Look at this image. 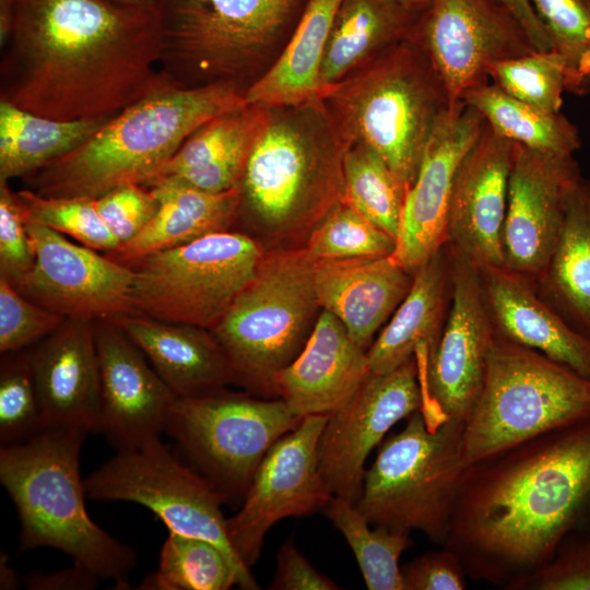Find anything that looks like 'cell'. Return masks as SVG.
Returning a JSON list of instances; mask_svg holds the SVG:
<instances>
[{"label":"cell","mask_w":590,"mask_h":590,"mask_svg":"<svg viewBox=\"0 0 590 590\" xmlns=\"http://www.w3.org/2000/svg\"><path fill=\"white\" fill-rule=\"evenodd\" d=\"M1 49L0 101L57 120L109 119L162 75L157 8L17 0Z\"/></svg>","instance_id":"6da1fadb"},{"label":"cell","mask_w":590,"mask_h":590,"mask_svg":"<svg viewBox=\"0 0 590 590\" xmlns=\"http://www.w3.org/2000/svg\"><path fill=\"white\" fill-rule=\"evenodd\" d=\"M590 520V421L470 464L442 546L467 575L506 589Z\"/></svg>","instance_id":"7a4b0ae2"},{"label":"cell","mask_w":590,"mask_h":590,"mask_svg":"<svg viewBox=\"0 0 590 590\" xmlns=\"http://www.w3.org/2000/svg\"><path fill=\"white\" fill-rule=\"evenodd\" d=\"M245 91L234 82L185 87L162 73L84 143L25 180L54 198L96 199L121 186H145L200 126L248 104Z\"/></svg>","instance_id":"3957f363"},{"label":"cell","mask_w":590,"mask_h":590,"mask_svg":"<svg viewBox=\"0 0 590 590\" xmlns=\"http://www.w3.org/2000/svg\"><path fill=\"white\" fill-rule=\"evenodd\" d=\"M87 434L80 428L46 429L0 447V482L20 519V551L48 546L116 588L129 586L135 551L97 526L85 507L79 460Z\"/></svg>","instance_id":"277c9868"},{"label":"cell","mask_w":590,"mask_h":590,"mask_svg":"<svg viewBox=\"0 0 590 590\" xmlns=\"http://www.w3.org/2000/svg\"><path fill=\"white\" fill-rule=\"evenodd\" d=\"M349 146L321 97L270 107L239 185L240 208L272 235L320 222L344 201L343 160Z\"/></svg>","instance_id":"5b68a950"},{"label":"cell","mask_w":590,"mask_h":590,"mask_svg":"<svg viewBox=\"0 0 590 590\" xmlns=\"http://www.w3.org/2000/svg\"><path fill=\"white\" fill-rule=\"evenodd\" d=\"M321 98L350 145L376 151L408 188L433 130L449 109L428 56L410 38L327 87Z\"/></svg>","instance_id":"8992f818"},{"label":"cell","mask_w":590,"mask_h":590,"mask_svg":"<svg viewBox=\"0 0 590 590\" xmlns=\"http://www.w3.org/2000/svg\"><path fill=\"white\" fill-rule=\"evenodd\" d=\"M464 422H433L420 410L380 442L357 509L374 526L425 534L444 545L468 464Z\"/></svg>","instance_id":"52a82bcc"},{"label":"cell","mask_w":590,"mask_h":590,"mask_svg":"<svg viewBox=\"0 0 590 590\" xmlns=\"http://www.w3.org/2000/svg\"><path fill=\"white\" fill-rule=\"evenodd\" d=\"M590 421V378L495 335L464 425L468 465L536 436Z\"/></svg>","instance_id":"ba28073f"},{"label":"cell","mask_w":590,"mask_h":590,"mask_svg":"<svg viewBox=\"0 0 590 590\" xmlns=\"http://www.w3.org/2000/svg\"><path fill=\"white\" fill-rule=\"evenodd\" d=\"M307 0H160L161 72L193 87L250 74L293 32Z\"/></svg>","instance_id":"9c48e42d"},{"label":"cell","mask_w":590,"mask_h":590,"mask_svg":"<svg viewBox=\"0 0 590 590\" xmlns=\"http://www.w3.org/2000/svg\"><path fill=\"white\" fill-rule=\"evenodd\" d=\"M306 249L263 255L251 281L211 330L236 380L272 390L275 375L303 350L320 305Z\"/></svg>","instance_id":"30bf717a"},{"label":"cell","mask_w":590,"mask_h":590,"mask_svg":"<svg viewBox=\"0 0 590 590\" xmlns=\"http://www.w3.org/2000/svg\"><path fill=\"white\" fill-rule=\"evenodd\" d=\"M260 244L237 232H214L129 264L132 314L212 330L253 278Z\"/></svg>","instance_id":"8fae6325"},{"label":"cell","mask_w":590,"mask_h":590,"mask_svg":"<svg viewBox=\"0 0 590 590\" xmlns=\"http://www.w3.org/2000/svg\"><path fill=\"white\" fill-rule=\"evenodd\" d=\"M88 498L140 504L156 515L169 532L212 542L227 556L238 587L259 588L250 568L234 550L221 506L227 496L182 464L161 438L118 453L85 480Z\"/></svg>","instance_id":"7c38bea8"},{"label":"cell","mask_w":590,"mask_h":590,"mask_svg":"<svg viewBox=\"0 0 590 590\" xmlns=\"http://www.w3.org/2000/svg\"><path fill=\"white\" fill-rule=\"evenodd\" d=\"M302 417L282 400H261L224 389L177 397L165 432L227 498L245 496L268 450Z\"/></svg>","instance_id":"4fadbf2b"},{"label":"cell","mask_w":590,"mask_h":590,"mask_svg":"<svg viewBox=\"0 0 590 590\" xmlns=\"http://www.w3.org/2000/svg\"><path fill=\"white\" fill-rule=\"evenodd\" d=\"M449 249L451 297L447 317L433 351L427 343H421L414 357L424 413L430 420L465 423L482 390L496 331L479 268Z\"/></svg>","instance_id":"5bb4252c"},{"label":"cell","mask_w":590,"mask_h":590,"mask_svg":"<svg viewBox=\"0 0 590 590\" xmlns=\"http://www.w3.org/2000/svg\"><path fill=\"white\" fill-rule=\"evenodd\" d=\"M408 38L428 56L449 109L467 91L488 83L493 63L534 51L520 23L495 0H434Z\"/></svg>","instance_id":"9a60e30c"},{"label":"cell","mask_w":590,"mask_h":590,"mask_svg":"<svg viewBox=\"0 0 590 590\" xmlns=\"http://www.w3.org/2000/svg\"><path fill=\"white\" fill-rule=\"evenodd\" d=\"M328 416H305L268 450L241 508L227 519L231 543L249 568L259 558L264 536L276 522L311 515L332 499L318 460L319 439Z\"/></svg>","instance_id":"2e32d148"},{"label":"cell","mask_w":590,"mask_h":590,"mask_svg":"<svg viewBox=\"0 0 590 590\" xmlns=\"http://www.w3.org/2000/svg\"><path fill=\"white\" fill-rule=\"evenodd\" d=\"M423 408L415 357L391 371L370 373L351 399L329 414L321 433L319 471L330 494L355 504L371 450L396 423Z\"/></svg>","instance_id":"e0dca14e"},{"label":"cell","mask_w":590,"mask_h":590,"mask_svg":"<svg viewBox=\"0 0 590 590\" xmlns=\"http://www.w3.org/2000/svg\"><path fill=\"white\" fill-rule=\"evenodd\" d=\"M25 221L34 262L15 286L23 295L66 319L132 314L133 271L129 266L72 243L26 213Z\"/></svg>","instance_id":"ac0fdd59"},{"label":"cell","mask_w":590,"mask_h":590,"mask_svg":"<svg viewBox=\"0 0 590 590\" xmlns=\"http://www.w3.org/2000/svg\"><path fill=\"white\" fill-rule=\"evenodd\" d=\"M580 177L573 155L514 143L502 238L504 267L533 281L541 275Z\"/></svg>","instance_id":"d6986e66"},{"label":"cell","mask_w":590,"mask_h":590,"mask_svg":"<svg viewBox=\"0 0 590 590\" xmlns=\"http://www.w3.org/2000/svg\"><path fill=\"white\" fill-rule=\"evenodd\" d=\"M485 125L484 117L460 102L437 122L408 188L392 257L414 271L448 239L449 206L457 169Z\"/></svg>","instance_id":"ffe728a7"},{"label":"cell","mask_w":590,"mask_h":590,"mask_svg":"<svg viewBox=\"0 0 590 590\" xmlns=\"http://www.w3.org/2000/svg\"><path fill=\"white\" fill-rule=\"evenodd\" d=\"M101 378L99 432L118 448L161 438L176 394L111 320H95Z\"/></svg>","instance_id":"44dd1931"},{"label":"cell","mask_w":590,"mask_h":590,"mask_svg":"<svg viewBox=\"0 0 590 590\" xmlns=\"http://www.w3.org/2000/svg\"><path fill=\"white\" fill-rule=\"evenodd\" d=\"M512 154L514 142L485 121L453 179L447 244L477 267H504L502 238Z\"/></svg>","instance_id":"7402d4cb"},{"label":"cell","mask_w":590,"mask_h":590,"mask_svg":"<svg viewBox=\"0 0 590 590\" xmlns=\"http://www.w3.org/2000/svg\"><path fill=\"white\" fill-rule=\"evenodd\" d=\"M43 427L99 432L101 378L95 320L67 318L28 351Z\"/></svg>","instance_id":"603a6c76"},{"label":"cell","mask_w":590,"mask_h":590,"mask_svg":"<svg viewBox=\"0 0 590 590\" xmlns=\"http://www.w3.org/2000/svg\"><path fill=\"white\" fill-rule=\"evenodd\" d=\"M370 374L366 351L323 310L303 350L273 379L274 392L304 418L329 415L345 404Z\"/></svg>","instance_id":"cb8c5ba5"},{"label":"cell","mask_w":590,"mask_h":590,"mask_svg":"<svg viewBox=\"0 0 590 590\" xmlns=\"http://www.w3.org/2000/svg\"><path fill=\"white\" fill-rule=\"evenodd\" d=\"M477 268L497 335L590 378V339L541 296L533 280L506 267Z\"/></svg>","instance_id":"d4e9b609"},{"label":"cell","mask_w":590,"mask_h":590,"mask_svg":"<svg viewBox=\"0 0 590 590\" xmlns=\"http://www.w3.org/2000/svg\"><path fill=\"white\" fill-rule=\"evenodd\" d=\"M413 273L393 257L315 260L314 283L320 308L345 327L367 352L381 323L408 294Z\"/></svg>","instance_id":"484cf974"},{"label":"cell","mask_w":590,"mask_h":590,"mask_svg":"<svg viewBox=\"0 0 590 590\" xmlns=\"http://www.w3.org/2000/svg\"><path fill=\"white\" fill-rule=\"evenodd\" d=\"M111 320L140 349L176 397L208 394L236 380L223 346L209 329L135 314Z\"/></svg>","instance_id":"4316f807"},{"label":"cell","mask_w":590,"mask_h":590,"mask_svg":"<svg viewBox=\"0 0 590 590\" xmlns=\"http://www.w3.org/2000/svg\"><path fill=\"white\" fill-rule=\"evenodd\" d=\"M270 118V107L246 104L223 113L193 131L144 187L177 182L221 193L239 187L258 138Z\"/></svg>","instance_id":"83f0119b"},{"label":"cell","mask_w":590,"mask_h":590,"mask_svg":"<svg viewBox=\"0 0 590 590\" xmlns=\"http://www.w3.org/2000/svg\"><path fill=\"white\" fill-rule=\"evenodd\" d=\"M148 188L158 200V210L137 236L105 252L119 263L129 266L156 251L227 231L240 211L239 187L211 193L182 184L157 181Z\"/></svg>","instance_id":"f1b7e54d"},{"label":"cell","mask_w":590,"mask_h":590,"mask_svg":"<svg viewBox=\"0 0 590 590\" xmlns=\"http://www.w3.org/2000/svg\"><path fill=\"white\" fill-rule=\"evenodd\" d=\"M451 297V253L446 244L413 273L411 287L390 322L366 352L370 373L391 371L414 357L416 347H435Z\"/></svg>","instance_id":"f546056e"},{"label":"cell","mask_w":590,"mask_h":590,"mask_svg":"<svg viewBox=\"0 0 590 590\" xmlns=\"http://www.w3.org/2000/svg\"><path fill=\"white\" fill-rule=\"evenodd\" d=\"M420 15L400 0H342L320 64L321 95L406 39Z\"/></svg>","instance_id":"4dcf8cb0"},{"label":"cell","mask_w":590,"mask_h":590,"mask_svg":"<svg viewBox=\"0 0 590 590\" xmlns=\"http://www.w3.org/2000/svg\"><path fill=\"white\" fill-rule=\"evenodd\" d=\"M342 0H307L285 48L245 91L248 104L281 107L320 97L319 71Z\"/></svg>","instance_id":"1f68e13d"},{"label":"cell","mask_w":590,"mask_h":590,"mask_svg":"<svg viewBox=\"0 0 590 590\" xmlns=\"http://www.w3.org/2000/svg\"><path fill=\"white\" fill-rule=\"evenodd\" d=\"M534 282L541 296L590 339V179L581 176L570 192L553 252Z\"/></svg>","instance_id":"d6a6232c"},{"label":"cell","mask_w":590,"mask_h":590,"mask_svg":"<svg viewBox=\"0 0 590 590\" xmlns=\"http://www.w3.org/2000/svg\"><path fill=\"white\" fill-rule=\"evenodd\" d=\"M107 120H57L0 101V180L32 176L80 146Z\"/></svg>","instance_id":"836d02e7"},{"label":"cell","mask_w":590,"mask_h":590,"mask_svg":"<svg viewBox=\"0 0 590 590\" xmlns=\"http://www.w3.org/2000/svg\"><path fill=\"white\" fill-rule=\"evenodd\" d=\"M461 102L475 108L498 135L527 148L573 155L581 145L578 128L560 111L517 99L493 83L467 91Z\"/></svg>","instance_id":"e575fe53"},{"label":"cell","mask_w":590,"mask_h":590,"mask_svg":"<svg viewBox=\"0 0 590 590\" xmlns=\"http://www.w3.org/2000/svg\"><path fill=\"white\" fill-rule=\"evenodd\" d=\"M327 517L351 547L368 590H404L399 559L413 541L411 533L370 522L354 503L333 496Z\"/></svg>","instance_id":"d590c367"},{"label":"cell","mask_w":590,"mask_h":590,"mask_svg":"<svg viewBox=\"0 0 590 590\" xmlns=\"http://www.w3.org/2000/svg\"><path fill=\"white\" fill-rule=\"evenodd\" d=\"M344 202L397 240L406 185L365 144L349 146L343 160Z\"/></svg>","instance_id":"8d00e7d4"},{"label":"cell","mask_w":590,"mask_h":590,"mask_svg":"<svg viewBox=\"0 0 590 590\" xmlns=\"http://www.w3.org/2000/svg\"><path fill=\"white\" fill-rule=\"evenodd\" d=\"M238 586L237 573L220 547L204 539L169 532L160 553L157 570L140 589L226 590Z\"/></svg>","instance_id":"74e56055"},{"label":"cell","mask_w":590,"mask_h":590,"mask_svg":"<svg viewBox=\"0 0 590 590\" xmlns=\"http://www.w3.org/2000/svg\"><path fill=\"white\" fill-rule=\"evenodd\" d=\"M563 61L566 90L590 92V0H529Z\"/></svg>","instance_id":"f35d334b"},{"label":"cell","mask_w":590,"mask_h":590,"mask_svg":"<svg viewBox=\"0 0 590 590\" xmlns=\"http://www.w3.org/2000/svg\"><path fill=\"white\" fill-rule=\"evenodd\" d=\"M396 239L346 202L335 205L314 227L306 251L315 260L391 256Z\"/></svg>","instance_id":"ab89813d"},{"label":"cell","mask_w":590,"mask_h":590,"mask_svg":"<svg viewBox=\"0 0 590 590\" xmlns=\"http://www.w3.org/2000/svg\"><path fill=\"white\" fill-rule=\"evenodd\" d=\"M493 84L510 96L548 111H559L566 90L563 61L555 51L495 62L488 70Z\"/></svg>","instance_id":"60d3db41"},{"label":"cell","mask_w":590,"mask_h":590,"mask_svg":"<svg viewBox=\"0 0 590 590\" xmlns=\"http://www.w3.org/2000/svg\"><path fill=\"white\" fill-rule=\"evenodd\" d=\"M44 430L28 352L2 354L0 366V442H24Z\"/></svg>","instance_id":"b9f144b4"},{"label":"cell","mask_w":590,"mask_h":590,"mask_svg":"<svg viewBox=\"0 0 590 590\" xmlns=\"http://www.w3.org/2000/svg\"><path fill=\"white\" fill-rule=\"evenodd\" d=\"M26 215L97 251L114 250L119 241L103 222L95 199L54 198L32 189L16 191Z\"/></svg>","instance_id":"7bdbcfd3"},{"label":"cell","mask_w":590,"mask_h":590,"mask_svg":"<svg viewBox=\"0 0 590 590\" xmlns=\"http://www.w3.org/2000/svg\"><path fill=\"white\" fill-rule=\"evenodd\" d=\"M66 320L23 295L0 276V352H16L40 341Z\"/></svg>","instance_id":"ee69618b"},{"label":"cell","mask_w":590,"mask_h":590,"mask_svg":"<svg viewBox=\"0 0 590 590\" xmlns=\"http://www.w3.org/2000/svg\"><path fill=\"white\" fill-rule=\"evenodd\" d=\"M506 590H590V531L571 532L546 564Z\"/></svg>","instance_id":"f6af8a7d"},{"label":"cell","mask_w":590,"mask_h":590,"mask_svg":"<svg viewBox=\"0 0 590 590\" xmlns=\"http://www.w3.org/2000/svg\"><path fill=\"white\" fill-rule=\"evenodd\" d=\"M34 262L25 211L17 192L0 180V276L16 286Z\"/></svg>","instance_id":"bcb514c9"},{"label":"cell","mask_w":590,"mask_h":590,"mask_svg":"<svg viewBox=\"0 0 590 590\" xmlns=\"http://www.w3.org/2000/svg\"><path fill=\"white\" fill-rule=\"evenodd\" d=\"M97 211L119 244L137 236L158 210L152 190L131 184L115 188L95 199Z\"/></svg>","instance_id":"7dc6e473"},{"label":"cell","mask_w":590,"mask_h":590,"mask_svg":"<svg viewBox=\"0 0 590 590\" xmlns=\"http://www.w3.org/2000/svg\"><path fill=\"white\" fill-rule=\"evenodd\" d=\"M404 590H464L467 571L459 556L442 546L401 567Z\"/></svg>","instance_id":"c3c4849f"},{"label":"cell","mask_w":590,"mask_h":590,"mask_svg":"<svg viewBox=\"0 0 590 590\" xmlns=\"http://www.w3.org/2000/svg\"><path fill=\"white\" fill-rule=\"evenodd\" d=\"M272 590H337L338 585L317 571L288 539L276 555V573Z\"/></svg>","instance_id":"681fc988"},{"label":"cell","mask_w":590,"mask_h":590,"mask_svg":"<svg viewBox=\"0 0 590 590\" xmlns=\"http://www.w3.org/2000/svg\"><path fill=\"white\" fill-rule=\"evenodd\" d=\"M99 578L86 568L72 567L50 571H32L24 577V585L32 590H90L98 585Z\"/></svg>","instance_id":"f907efd6"},{"label":"cell","mask_w":590,"mask_h":590,"mask_svg":"<svg viewBox=\"0 0 590 590\" xmlns=\"http://www.w3.org/2000/svg\"><path fill=\"white\" fill-rule=\"evenodd\" d=\"M506 8L520 23L534 51H553L552 42L529 0H495Z\"/></svg>","instance_id":"816d5d0a"},{"label":"cell","mask_w":590,"mask_h":590,"mask_svg":"<svg viewBox=\"0 0 590 590\" xmlns=\"http://www.w3.org/2000/svg\"><path fill=\"white\" fill-rule=\"evenodd\" d=\"M17 0H0V45L7 42L13 24Z\"/></svg>","instance_id":"f5cc1de1"},{"label":"cell","mask_w":590,"mask_h":590,"mask_svg":"<svg viewBox=\"0 0 590 590\" xmlns=\"http://www.w3.org/2000/svg\"><path fill=\"white\" fill-rule=\"evenodd\" d=\"M19 585V578L15 571L9 566L8 558L1 554L0 559V588L14 589Z\"/></svg>","instance_id":"db71d44e"},{"label":"cell","mask_w":590,"mask_h":590,"mask_svg":"<svg viewBox=\"0 0 590 590\" xmlns=\"http://www.w3.org/2000/svg\"><path fill=\"white\" fill-rule=\"evenodd\" d=\"M118 5L134 9H154L157 8L160 0H109Z\"/></svg>","instance_id":"11a10c76"},{"label":"cell","mask_w":590,"mask_h":590,"mask_svg":"<svg viewBox=\"0 0 590 590\" xmlns=\"http://www.w3.org/2000/svg\"><path fill=\"white\" fill-rule=\"evenodd\" d=\"M400 1L409 9L420 14L426 11L434 2V0H400Z\"/></svg>","instance_id":"9f6ffc18"},{"label":"cell","mask_w":590,"mask_h":590,"mask_svg":"<svg viewBox=\"0 0 590 590\" xmlns=\"http://www.w3.org/2000/svg\"><path fill=\"white\" fill-rule=\"evenodd\" d=\"M583 530L590 531V520H589V523L587 524V527Z\"/></svg>","instance_id":"6f0895ef"}]
</instances>
